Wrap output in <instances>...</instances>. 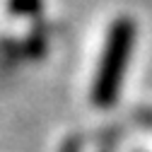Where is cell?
Returning <instances> with one entry per match:
<instances>
[{
  "instance_id": "6da1fadb",
  "label": "cell",
  "mask_w": 152,
  "mask_h": 152,
  "mask_svg": "<svg viewBox=\"0 0 152 152\" xmlns=\"http://www.w3.org/2000/svg\"><path fill=\"white\" fill-rule=\"evenodd\" d=\"M133 41H135V24L128 17H121L111 24L104 56L99 61V70L92 85V99L99 106H111L116 102L121 82L126 77V68L133 53Z\"/></svg>"
},
{
  "instance_id": "7a4b0ae2",
  "label": "cell",
  "mask_w": 152,
  "mask_h": 152,
  "mask_svg": "<svg viewBox=\"0 0 152 152\" xmlns=\"http://www.w3.org/2000/svg\"><path fill=\"white\" fill-rule=\"evenodd\" d=\"M39 0H12V10H36Z\"/></svg>"
}]
</instances>
